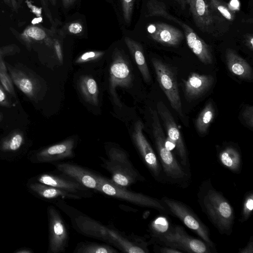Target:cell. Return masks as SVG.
I'll use <instances>...</instances> for the list:
<instances>
[{
    "instance_id": "83f0119b",
    "label": "cell",
    "mask_w": 253,
    "mask_h": 253,
    "mask_svg": "<svg viewBox=\"0 0 253 253\" xmlns=\"http://www.w3.org/2000/svg\"><path fill=\"white\" fill-rule=\"evenodd\" d=\"M24 142L22 133L15 132L4 138L0 145V150L4 153H15L20 150Z\"/></svg>"
},
{
    "instance_id": "5b68a950",
    "label": "cell",
    "mask_w": 253,
    "mask_h": 253,
    "mask_svg": "<svg viewBox=\"0 0 253 253\" xmlns=\"http://www.w3.org/2000/svg\"><path fill=\"white\" fill-rule=\"evenodd\" d=\"M98 192L138 206L154 209L163 213L170 214L161 200L129 191L114 184L110 179L100 176Z\"/></svg>"
},
{
    "instance_id": "d4e9b609",
    "label": "cell",
    "mask_w": 253,
    "mask_h": 253,
    "mask_svg": "<svg viewBox=\"0 0 253 253\" xmlns=\"http://www.w3.org/2000/svg\"><path fill=\"white\" fill-rule=\"evenodd\" d=\"M79 88L84 100L89 104L97 106L98 104V88L96 82L91 76L84 75L79 81Z\"/></svg>"
},
{
    "instance_id": "f35d334b",
    "label": "cell",
    "mask_w": 253,
    "mask_h": 253,
    "mask_svg": "<svg viewBox=\"0 0 253 253\" xmlns=\"http://www.w3.org/2000/svg\"><path fill=\"white\" fill-rule=\"evenodd\" d=\"M68 30L71 34L77 35L82 32L83 27L80 23L74 22L68 26Z\"/></svg>"
},
{
    "instance_id": "b9f144b4",
    "label": "cell",
    "mask_w": 253,
    "mask_h": 253,
    "mask_svg": "<svg viewBox=\"0 0 253 253\" xmlns=\"http://www.w3.org/2000/svg\"><path fill=\"white\" fill-rule=\"evenodd\" d=\"M0 105L9 107L10 103L7 100L4 88L0 85Z\"/></svg>"
},
{
    "instance_id": "4dcf8cb0",
    "label": "cell",
    "mask_w": 253,
    "mask_h": 253,
    "mask_svg": "<svg viewBox=\"0 0 253 253\" xmlns=\"http://www.w3.org/2000/svg\"><path fill=\"white\" fill-rule=\"evenodd\" d=\"M171 225L166 217L160 215L150 223L149 230L151 236L154 239L166 233L169 229Z\"/></svg>"
},
{
    "instance_id": "484cf974",
    "label": "cell",
    "mask_w": 253,
    "mask_h": 253,
    "mask_svg": "<svg viewBox=\"0 0 253 253\" xmlns=\"http://www.w3.org/2000/svg\"><path fill=\"white\" fill-rule=\"evenodd\" d=\"M119 251L108 244L91 242L79 243L73 251L74 253H116Z\"/></svg>"
},
{
    "instance_id": "60d3db41",
    "label": "cell",
    "mask_w": 253,
    "mask_h": 253,
    "mask_svg": "<svg viewBox=\"0 0 253 253\" xmlns=\"http://www.w3.org/2000/svg\"><path fill=\"white\" fill-rule=\"evenodd\" d=\"M54 47L55 50V52L57 57L59 61L61 62H63V54L61 49V46L60 42L57 40H55L54 41Z\"/></svg>"
},
{
    "instance_id": "4316f807",
    "label": "cell",
    "mask_w": 253,
    "mask_h": 253,
    "mask_svg": "<svg viewBox=\"0 0 253 253\" xmlns=\"http://www.w3.org/2000/svg\"><path fill=\"white\" fill-rule=\"evenodd\" d=\"M215 109L211 102H209L200 114L195 122L196 129L201 134H206L208 128L212 121L214 115Z\"/></svg>"
},
{
    "instance_id": "ac0fdd59",
    "label": "cell",
    "mask_w": 253,
    "mask_h": 253,
    "mask_svg": "<svg viewBox=\"0 0 253 253\" xmlns=\"http://www.w3.org/2000/svg\"><path fill=\"white\" fill-rule=\"evenodd\" d=\"M187 44L199 59L205 65L213 62V57L209 46L187 24L180 22Z\"/></svg>"
},
{
    "instance_id": "4fadbf2b",
    "label": "cell",
    "mask_w": 253,
    "mask_h": 253,
    "mask_svg": "<svg viewBox=\"0 0 253 253\" xmlns=\"http://www.w3.org/2000/svg\"><path fill=\"white\" fill-rule=\"evenodd\" d=\"M36 179L39 182L74 193L82 198L92 196L89 189L61 172L60 173H42L39 175Z\"/></svg>"
},
{
    "instance_id": "c3c4849f",
    "label": "cell",
    "mask_w": 253,
    "mask_h": 253,
    "mask_svg": "<svg viewBox=\"0 0 253 253\" xmlns=\"http://www.w3.org/2000/svg\"><path fill=\"white\" fill-rule=\"evenodd\" d=\"M0 70L7 72V69L4 61L2 60L0 53Z\"/></svg>"
},
{
    "instance_id": "7dc6e473",
    "label": "cell",
    "mask_w": 253,
    "mask_h": 253,
    "mask_svg": "<svg viewBox=\"0 0 253 253\" xmlns=\"http://www.w3.org/2000/svg\"><path fill=\"white\" fill-rule=\"evenodd\" d=\"M181 6V8L185 9L187 5L186 0H175Z\"/></svg>"
},
{
    "instance_id": "603a6c76",
    "label": "cell",
    "mask_w": 253,
    "mask_h": 253,
    "mask_svg": "<svg viewBox=\"0 0 253 253\" xmlns=\"http://www.w3.org/2000/svg\"><path fill=\"white\" fill-rule=\"evenodd\" d=\"M221 164L233 172L240 173L242 169V157L239 150L232 146L221 149L218 153Z\"/></svg>"
},
{
    "instance_id": "7bdbcfd3",
    "label": "cell",
    "mask_w": 253,
    "mask_h": 253,
    "mask_svg": "<svg viewBox=\"0 0 253 253\" xmlns=\"http://www.w3.org/2000/svg\"><path fill=\"white\" fill-rule=\"evenodd\" d=\"M240 253H253V238H250V241L247 246L242 249H239Z\"/></svg>"
},
{
    "instance_id": "7c38bea8",
    "label": "cell",
    "mask_w": 253,
    "mask_h": 253,
    "mask_svg": "<svg viewBox=\"0 0 253 253\" xmlns=\"http://www.w3.org/2000/svg\"><path fill=\"white\" fill-rule=\"evenodd\" d=\"M157 112L162 119L167 132L168 138L174 145L181 165L187 167L188 164L187 150L182 135L170 112L162 101L157 105Z\"/></svg>"
},
{
    "instance_id": "7402d4cb",
    "label": "cell",
    "mask_w": 253,
    "mask_h": 253,
    "mask_svg": "<svg viewBox=\"0 0 253 253\" xmlns=\"http://www.w3.org/2000/svg\"><path fill=\"white\" fill-rule=\"evenodd\" d=\"M125 43L133 58L144 80L147 83L151 81V77L141 45L133 39L126 37Z\"/></svg>"
},
{
    "instance_id": "9a60e30c",
    "label": "cell",
    "mask_w": 253,
    "mask_h": 253,
    "mask_svg": "<svg viewBox=\"0 0 253 253\" xmlns=\"http://www.w3.org/2000/svg\"><path fill=\"white\" fill-rule=\"evenodd\" d=\"M57 169L74 179L89 189L98 191L100 175L88 169L71 163H55Z\"/></svg>"
},
{
    "instance_id": "8992f818",
    "label": "cell",
    "mask_w": 253,
    "mask_h": 253,
    "mask_svg": "<svg viewBox=\"0 0 253 253\" xmlns=\"http://www.w3.org/2000/svg\"><path fill=\"white\" fill-rule=\"evenodd\" d=\"M154 239L163 246L174 248L182 252L210 253L212 250L203 240L188 235L184 228L179 225H171L166 233Z\"/></svg>"
},
{
    "instance_id": "f6af8a7d",
    "label": "cell",
    "mask_w": 253,
    "mask_h": 253,
    "mask_svg": "<svg viewBox=\"0 0 253 253\" xmlns=\"http://www.w3.org/2000/svg\"><path fill=\"white\" fill-rule=\"evenodd\" d=\"M32 251L28 248H21L15 252L16 253H31Z\"/></svg>"
},
{
    "instance_id": "836d02e7",
    "label": "cell",
    "mask_w": 253,
    "mask_h": 253,
    "mask_svg": "<svg viewBox=\"0 0 253 253\" xmlns=\"http://www.w3.org/2000/svg\"><path fill=\"white\" fill-rule=\"evenodd\" d=\"M104 54V52L102 51H87L79 56L75 62L77 64H82L95 61L100 58Z\"/></svg>"
},
{
    "instance_id": "f1b7e54d",
    "label": "cell",
    "mask_w": 253,
    "mask_h": 253,
    "mask_svg": "<svg viewBox=\"0 0 253 253\" xmlns=\"http://www.w3.org/2000/svg\"><path fill=\"white\" fill-rule=\"evenodd\" d=\"M146 6V17L161 16L179 24L180 21L168 13L164 3L158 0H149Z\"/></svg>"
},
{
    "instance_id": "52a82bcc",
    "label": "cell",
    "mask_w": 253,
    "mask_h": 253,
    "mask_svg": "<svg viewBox=\"0 0 253 253\" xmlns=\"http://www.w3.org/2000/svg\"><path fill=\"white\" fill-rule=\"evenodd\" d=\"M161 200L168 208L170 214L180 220L210 248L212 249L214 248L215 245L211 238L209 229L188 206L180 201L167 197L162 198Z\"/></svg>"
},
{
    "instance_id": "74e56055",
    "label": "cell",
    "mask_w": 253,
    "mask_h": 253,
    "mask_svg": "<svg viewBox=\"0 0 253 253\" xmlns=\"http://www.w3.org/2000/svg\"><path fill=\"white\" fill-rule=\"evenodd\" d=\"M4 3L9 7L12 11L18 12L22 7L25 0H3Z\"/></svg>"
},
{
    "instance_id": "30bf717a",
    "label": "cell",
    "mask_w": 253,
    "mask_h": 253,
    "mask_svg": "<svg viewBox=\"0 0 253 253\" xmlns=\"http://www.w3.org/2000/svg\"><path fill=\"white\" fill-rule=\"evenodd\" d=\"M48 221V253H60L68 246L69 233L67 225L58 211L53 206L47 208Z\"/></svg>"
},
{
    "instance_id": "6da1fadb",
    "label": "cell",
    "mask_w": 253,
    "mask_h": 253,
    "mask_svg": "<svg viewBox=\"0 0 253 253\" xmlns=\"http://www.w3.org/2000/svg\"><path fill=\"white\" fill-rule=\"evenodd\" d=\"M202 211L221 234L230 235L235 220L233 208L223 194L212 186L210 179L202 182L197 194Z\"/></svg>"
},
{
    "instance_id": "d590c367",
    "label": "cell",
    "mask_w": 253,
    "mask_h": 253,
    "mask_svg": "<svg viewBox=\"0 0 253 253\" xmlns=\"http://www.w3.org/2000/svg\"><path fill=\"white\" fill-rule=\"evenodd\" d=\"M0 82L5 90L12 95H15L12 81L7 72L0 70Z\"/></svg>"
},
{
    "instance_id": "44dd1931",
    "label": "cell",
    "mask_w": 253,
    "mask_h": 253,
    "mask_svg": "<svg viewBox=\"0 0 253 253\" xmlns=\"http://www.w3.org/2000/svg\"><path fill=\"white\" fill-rule=\"evenodd\" d=\"M28 187L40 197L50 200L65 199H81L82 198L74 193L47 185L38 181L31 182Z\"/></svg>"
},
{
    "instance_id": "cb8c5ba5",
    "label": "cell",
    "mask_w": 253,
    "mask_h": 253,
    "mask_svg": "<svg viewBox=\"0 0 253 253\" xmlns=\"http://www.w3.org/2000/svg\"><path fill=\"white\" fill-rule=\"evenodd\" d=\"M9 71L12 82L18 88L29 98L35 97L38 91L35 82L21 70L9 68Z\"/></svg>"
},
{
    "instance_id": "ab89813d",
    "label": "cell",
    "mask_w": 253,
    "mask_h": 253,
    "mask_svg": "<svg viewBox=\"0 0 253 253\" xmlns=\"http://www.w3.org/2000/svg\"><path fill=\"white\" fill-rule=\"evenodd\" d=\"M155 249L156 250L157 252L161 253H181L182 251L177 249L172 248L168 246H155Z\"/></svg>"
},
{
    "instance_id": "3957f363",
    "label": "cell",
    "mask_w": 253,
    "mask_h": 253,
    "mask_svg": "<svg viewBox=\"0 0 253 253\" xmlns=\"http://www.w3.org/2000/svg\"><path fill=\"white\" fill-rule=\"evenodd\" d=\"M107 159L101 158V167L111 174L110 180L117 186L127 188L145 178L134 167L128 153L116 146L106 150Z\"/></svg>"
},
{
    "instance_id": "bcb514c9",
    "label": "cell",
    "mask_w": 253,
    "mask_h": 253,
    "mask_svg": "<svg viewBox=\"0 0 253 253\" xmlns=\"http://www.w3.org/2000/svg\"><path fill=\"white\" fill-rule=\"evenodd\" d=\"M76 0H62L63 5L67 7L72 4Z\"/></svg>"
},
{
    "instance_id": "f546056e",
    "label": "cell",
    "mask_w": 253,
    "mask_h": 253,
    "mask_svg": "<svg viewBox=\"0 0 253 253\" xmlns=\"http://www.w3.org/2000/svg\"><path fill=\"white\" fill-rule=\"evenodd\" d=\"M22 39L27 42L32 41H44L46 44L51 45L52 42L48 39L45 31L42 28L36 26L27 28L21 34Z\"/></svg>"
},
{
    "instance_id": "8d00e7d4",
    "label": "cell",
    "mask_w": 253,
    "mask_h": 253,
    "mask_svg": "<svg viewBox=\"0 0 253 253\" xmlns=\"http://www.w3.org/2000/svg\"><path fill=\"white\" fill-rule=\"evenodd\" d=\"M242 117L246 124L251 128L253 127V107L248 106L242 113Z\"/></svg>"
},
{
    "instance_id": "f907efd6",
    "label": "cell",
    "mask_w": 253,
    "mask_h": 253,
    "mask_svg": "<svg viewBox=\"0 0 253 253\" xmlns=\"http://www.w3.org/2000/svg\"></svg>"
},
{
    "instance_id": "7a4b0ae2",
    "label": "cell",
    "mask_w": 253,
    "mask_h": 253,
    "mask_svg": "<svg viewBox=\"0 0 253 253\" xmlns=\"http://www.w3.org/2000/svg\"><path fill=\"white\" fill-rule=\"evenodd\" d=\"M54 204L71 219L73 226L80 233L106 242L117 248L121 232L113 227L106 226L79 211L66 204L63 200Z\"/></svg>"
},
{
    "instance_id": "d6a6232c",
    "label": "cell",
    "mask_w": 253,
    "mask_h": 253,
    "mask_svg": "<svg viewBox=\"0 0 253 253\" xmlns=\"http://www.w3.org/2000/svg\"><path fill=\"white\" fill-rule=\"evenodd\" d=\"M253 209V192L251 191L247 193L244 198L242 210L241 213L240 221H246L251 216Z\"/></svg>"
},
{
    "instance_id": "e0dca14e",
    "label": "cell",
    "mask_w": 253,
    "mask_h": 253,
    "mask_svg": "<svg viewBox=\"0 0 253 253\" xmlns=\"http://www.w3.org/2000/svg\"><path fill=\"white\" fill-rule=\"evenodd\" d=\"M214 79L212 76L201 75L196 73L191 74L184 81L185 98L195 100L206 93L212 86Z\"/></svg>"
},
{
    "instance_id": "5bb4252c",
    "label": "cell",
    "mask_w": 253,
    "mask_h": 253,
    "mask_svg": "<svg viewBox=\"0 0 253 253\" xmlns=\"http://www.w3.org/2000/svg\"><path fill=\"white\" fill-rule=\"evenodd\" d=\"M75 139L69 138L40 150L31 161L34 163H54L72 158L75 156Z\"/></svg>"
},
{
    "instance_id": "d6986e66",
    "label": "cell",
    "mask_w": 253,
    "mask_h": 253,
    "mask_svg": "<svg viewBox=\"0 0 253 253\" xmlns=\"http://www.w3.org/2000/svg\"><path fill=\"white\" fill-rule=\"evenodd\" d=\"M196 25L203 32H209L214 18L205 0H186Z\"/></svg>"
},
{
    "instance_id": "8fae6325",
    "label": "cell",
    "mask_w": 253,
    "mask_h": 253,
    "mask_svg": "<svg viewBox=\"0 0 253 253\" xmlns=\"http://www.w3.org/2000/svg\"><path fill=\"white\" fill-rule=\"evenodd\" d=\"M144 125L141 121L134 125L132 139L142 160L153 177L160 181L162 175V166L153 148L143 133Z\"/></svg>"
},
{
    "instance_id": "277c9868",
    "label": "cell",
    "mask_w": 253,
    "mask_h": 253,
    "mask_svg": "<svg viewBox=\"0 0 253 253\" xmlns=\"http://www.w3.org/2000/svg\"><path fill=\"white\" fill-rule=\"evenodd\" d=\"M152 119V132L159 161L166 176L171 180L185 179L187 174L183 168L178 162L171 151L166 146L165 135L160 122L158 112L151 110Z\"/></svg>"
},
{
    "instance_id": "ba28073f",
    "label": "cell",
    "mask_w": 253,
    "mask_h": 253,
    "mask_svg": "<svg viewBox=\"0 0 253 253\" xmlns=\"http://www.w3.org/2000/svg\"><path fill=\"white\" fill-rule=\"evenodd\" d=\"M133 74L125 54L116 49L112 56L110 68L109 91L114 103L119 107L122 106L116 92L118 86L129 88L132 84Z\"/></svg>"
},
{
    "instance_id": "9c48e42d",
    "label": "cell",
    "mask_w": 253,
    "mask_h": 253,
    "mask_svg": "<svg viewBox=\"0 0 253 253\" xmlns=\"http://www.w3.org/2000/svg\"><path fill=\"white\" fill-rule=\"evenodd\" d=\"M157 81L171 107L179 116L184 118L176 78L172 69L166 63L156 58L152 59Z\"/></svg>"
},
{
    "instance_id": "2e32d148",
    "label": "cell",
    "mask_w": 253,
    "mask_h": 253,
    "mask_svg": "<svg viewBox=\"0 0 253 253\" xmlns=\"http://www.w3.org/2000/svg\"><path fill=\"white\" fill-rule=\"evenodd\" d=\"M148 30L154 41L168 46L177 45L184 37L180 30L165 23L158 22L151 25Z\"/></svg>"
},
{
    "instance_id": "681fc988",
    "label": "cell",
    "mask_w": 253,
    "mask_h": 253,
    "mask_svg": "<svg viewBox=\"0 0 253 253\" xmlns=\"http://www.w3.org/2000/svg\"><path fill=\"white\" fill-rule=\"evenodd\" d=\"M52 4H55V0H50Z\"/></svg>"
},
{
    "instance_id": "ee69618b",
    "label": "cell",
    "mask_w": 253,
    "mask_h": 253,
    "mask_svg": "<svg viewBox=\"0 0 253 253\" xmlns=\"http://www.w3.org/2000/svg\"><path fill=\"white\" fill-rule=\"evenodd\" d=\"M245 42L250 50H253V36L252 34H247L245 36Z\"/></svg>"
},
{
    "instance_id": "1f68e13d",
    "label": "cell",
    "mask_w": 253,
    "mask_h": 253,
    "mask_svg": "<svg viewBox=\"0 0 253 253\" xmlns=\"http://www.w3.org/2000/svg\"><path fill=\"white\" fill-rule=\"evenodd\" d=\"M211 10H213L225 19L232 21L235 19L234 11L229 6L220 0H210L208 5Z\"/></svg>"
},
{
    "instance_id": "e575fe53",
    "label": "cell",
    "mask_w": 253,
    "mask_h": 253,
    "mask_svg": "<svg viewBox=\"0 0 253 253\" xmlns=\"http://www.w3.org/2000/svg\"><path fill=\"white\" fill-rule=\"evenodd\" d=\"M135 1V0H122L123 16L127 24H129L131 21Z\"/></svg>"
},
{
    "instance_id": "ffe728a7",
    "label": "cell",
    "mask_w": 253,
    "mask_h": 253,
    "mask_svg": "<svg viewBox=\"0 0 253 253\" xmlns=\"http://www.w3.org/2000/svg\"><path fill=\"white\" fill-rule=\"evenodd\" d=\"M225 59L228 69L233 74L243 80L253 79V70L250 65L235 50L227 48Z\"/></svg>"
}]
</instances>
